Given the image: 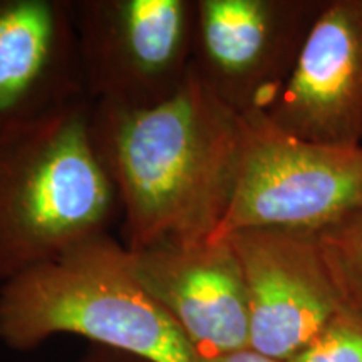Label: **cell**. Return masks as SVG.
I'll use <instances>...</instances> for the list:
<instances>
[{
    "label": "cell",
    "instance_id": "obj_8",
    "mask_svg": "<svg viewBox=\"0 0 362 362\" xmlns=\"http://www.w3.org/2000/svg\"><path fill=\"white\" fill-rule=\"evenodd\" d=\"M128 265L198 359H214L250 347L245 280L226 240L128 250Z\"/></svg>",
    "mask_w": 362,
    "mask_h": 362
},
{
    "label": "cell",
    "instance_id": "obj_3",
    "mask_svg": "<svg viewBox=\"0 0 362 362\" xmlns=\"http://www.w3.org/2000/svg\"><path fill=\"white\" fill-rule=\"evenodd\" d=\"M72 334L148 362H198L187 339L144 292L111 235L71 248L0 285V342L33 351Z\"/></svg>",
    "mask_w": 362,
    "mask_h": 362
},
{
    "label": "cell",
    "instance_id": "obj_4",
    "mask_svg": "<svg viewBox=\"0 0 362 362\" xmlns=\"http://www.w3.org/2000/svg\"><path fill=\"white\" fill-rule=\"evenodd\" d=\"M242 117L237 187L210 242L253 228L319 235L362 206V144L305 141L265 112Z\"/></svg>",
    "mask_w": 362,
    "mask_h": 362
},
{
    "label": "cell",
    "instance_id": "obj_14",
    "mask_svg": "<svg viewBox=\"0 0 362 362\" xmlns=\"http://www.w3.org/2000/svg\"><path fill=\"white\" fill-rule=\"evenodd\" d=\"M198 362H285V361H279V359H274V357L264 356L260 354V352L253 351L248 347V349L232 352V354L218 356V357H214V359H198Z\"/></svg>",
    "mask_w": 362,
    "mask_h": 362
},
{
    "label": "cell",
    "instance_id": "obj_13",
    "mask_svg": "<svg viewBox=\"0 0 362 362\" xmlns=\"http://www.w3.org/2000/svg\"><path fill=\"white\" fill-rule=\"evenodd\" d=\"M78 362H148L141 359V357H136L131 354H126V352H119L115 349H110V347L103 346H93L89 347V351L81 357Z\"/></svg>",
    "mask_w": 362,
    "mask_h": 362
},
{
    "label": "cell",
    "instance_id": "obj_2",
    "mask_svg": "<svg viewBox=\"0 0 362 362\" xmlns=\"http://www.w3.org/2000/svg\"><path fill=\"white\" fill-rule=\"evenodd\" d=\"M93 101L0 138V285L110 235L121 216L90 133Z\"/></svg>",
    "mask_w": 362,
    "mask_h": 362
},
{
    "label": "cell",
    "instance_id": "obj_11",
    "mask_svg": "<svg viewBox=\"0 0 362 362\" xmlns=\"http://www.w3.org/2000/svg\"><path fill=\"white\" fill-rule=\"evenodd\" d=\"M315 237L344 307L362 317V206Z\"/></svg>",
    "mask_w": 362,
    "mask_h": 362
},
{
    "label": "cell",
    "instance_id": "obj_10",
    "mask_svg": "<svg viewBox=\"0 0 362 362\" xmlns=\"http://www.w3.org/2000/svg\"><path fill=\"white\" fill-rule=\"evenodd\" d=\"M83 99L72 0H0V138Z\"/></svg>",
    "mask_w": 362,
    "mask_h": 362
},
{
    "label": "cell",
    "instance_id": "obj_5",
    "mask_svg": "<svg viewBox=\"0 0 362 362\" xmlns=\"http://www.w3.org/2000/svg\"><path fill=\"white\" fill-rule=\"evenodd\" d=\"M86 94L144 110L187 83L197 0H72Z\"/></svg>",
    "mask_w": 362,
    "mask_h": 362
},
{
    "label": "cell",
    "instance_id": "obj_12",
    "mask_svg": "<svg viewBox=\"0 0 362 362\" xmlns=\"http://www.w3.org/2000/svg\"><path fill=\"white\" fill-rule=\"evenodd\" d=\"M285 362H362V317L344 310L320 336Z\"/></svg>",
    "mask_w": 362,
    "mask_h": 362
},
{
    "label": "cell",
    "instance_id": "obj_1",
    "mask_svg": "<svg viewBox=\"0 0 362 362\" xmlns=\"http://www.w3.org/2000/svg\"><path fill=\"white\" fill-rule=\"evenodd\" d=\"M90 133L119 200L126 250L210 242L237 187L243 117L193 69L158 106L93 103Z\"/></svg>",
    "mask_w": 362,
    "mask_h": 362
},
{
    "label": "cell",
    "instance_id": "obj_7",
    "mask_svg": "<svg viewBox=\"0 0 362 362\" xmlns=\"http://www.w3.org/2000/svg\"><path fill=\"white\" fill-rule=\"evenodd\" d=\"M225 240L245 280L250 349L288 361L347 310L315 235L253 228Z\"/></svg>",
    "mask_w": 362,
    "mask_h": 362
},
{
    "label": "cell",
    "instance_id": "obj_6",
    "mask_svg": "<svg viewBox=\"0 0 362 362\" xmlns=\"http://www.w3.org/2000/svg\"><path fill=\"white\" fill-rule=\"evenodd\" d=\"M327 0H197L192 69L240 116L267 112Z\"/></svg>",
    "mask_w": 362,
    "mask_h": 362
},
{
    "label": "cell",
    "instance_id": "obj_9",
    "mask_svg": "<svg viewBox=\"0 0 362 362\" xmlns=\"http://www.w3.org/2000/svg\"><path fill=\"white\" fill-rule=\"evenodd\" d=\"M305 141L362 144V0H327L287 84L265 112Z\"/></svg>",
    "mask_w": 362,
    "mask_h": 362
}]
</instances>
